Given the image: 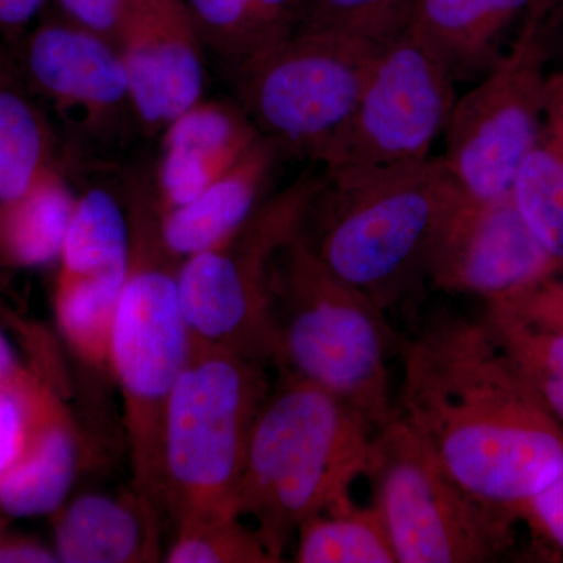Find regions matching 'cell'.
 <instances>
[{
	"label": "cell",
	"mask_w": 563,
	"mask_h": 563,
	"mask_svg": "<svg viewBox=\"0 0 563 563\" xmlns=\"http://www.w3.org/2000/svg\"><path fill=\"white\" fill-rule=\"evenodd\" d=\"M493 302L506 303L526 320L563 332V277L558 273L515 298Z\"/></svg>",
	"instance_id": "836d02e7"
},
{
	"label": "cell",
	"mask_w": 563,
	"mask_h": 563,
	"mask_svg": "<svg viewBox=\"0 0 563 563\" xmlns=\"http://www.w3.org/2000/svg\"><path fill=\"white\" fill-rule=\"evenodd\" d=\"M324 176L303 174L263 201L250 221L213 250L180 262L177 282L192 335L273 363L274 258L302 228Z\"/></svg>",
	"instance_id": "9c48e42d"
},
{
	"label": "cell",
	"mask_w": 563,
	"mask_h": 563,
	"mask_svg": "<svg viewBox=\"0 0 563 563\" xmlns=\"http://www.w3.org/2000/svg\"><path fill=\"white\" fill-rule=\"evenodd\" d=\"M372 422L306 380L280 376L255 418L235 509L274 562L309 518L351 499L366 472Z\"/></svg>",
	"instance_id": "3957f363"
},
{
	"label": "cell",
	"mask_w": 563,
	"mask_h": 563,
	"mask_svg": "<svg viewBox=\"0 0 563 563\" xmlns=\"http://www.w3.org/2000/svg\"><path fill=\"white\" fill-rule=\"evenodd\" d=\"M135 0H55L60 16L79 27L117 40Z\"/></svg>",
	"instance_id": "d6a6232c"
},
{
	"label": "cell",
	"mask_w": 563,
	"mask_h": 563,
	"mask_svg": "<svg viewBox=\"0 0 563 563\" xmlns=\"http://www.w3.org/2000/svg\"><path fill=\"white\" fill-rule=\"evenodd\" d=\"M44 390L46 387L35 376L21 385L0 387V481L24 451L33 409Z\"/></svg>",
	"instance_id": "f546056e"
},
{
	"label": "cell",
	"mask_w": 563,
	"mask_h": 563,
	"mask_svg": "<svg viewBox=\"0 0 563 563\" xmlns=\"http://www.w3.org/2000/svg\"><path fill=\"white\" fill-rule=\"evenodd\" d=\"M550 51L533 5L517 38L454 103L443 161L466 196L509 198L521 163L542 140Z\"/></svg>",
	"instance_id": "30bf717a"
},
{
	"label": "cell",
	"mask_w": 563,
	"mask_h": 563,
	"mask_svg": "<svg viewBox=\"0 0 563 563\" xmlns=\"http://www.w3.org/2000/svg\"><path fill=\"white\" fill-rule=\"evenodd\" d=\"M463 196L443 157L325 172L302 235L333 274L387 312L422 280Z\"/></svg>",
	"instance_id": "7a4b0ae2"
},
{
	"label": "cell",
	"mask_w": 563,
	"mask_h": 563,
	"mask_svg": "<svg viewBox=\"0 0 563 563\" xmlns=\"http://www.w3.org/2000/svg\"><path fill=\"white\" fill-rule=\"evenodd\" d=\"M415 0H301L296 32H340L387 40L406 27Z\"/></svg>",
	"instance_id": "83f0119b"
},
{
	"label": "cell",
	"mask_w": 563,
	"mask_h": 563,
	"mask_svg": "<svg viewBox=\"0 0 563 563\" xmlns=\"http://www.w3.org/2000/svg\"><path fill=\"white\" fill-rule=\"evenodd\" d=\"M154 196L158 210L198 198L242 161L261 132L239 102L199 101L161 133Z\"/></svg>",
	"instance_id": "9a60e30c"
},
{
	"label": "cell",
	"mask_w": 563,
	"mask_h": 563,
	"mask_svg": "<svg viewBox=\"0 0 563 563\" xmlns=\"http://www.w3.org/2000/svg\"><path fill=\"white\" fill-rule=\"evenodd\" d=\"M533 9L539 16L551 62L554 58L563 62V0H536Z\"/></svg>",
	"instance_id": "8d00e7d4"
},
{
	"label": "cell",
	"mask_w": 563,
	"mask_h": 563,
	"mask_svg": "<svg viewBox=\"0 0 563 563\" xmlns=\"http://www.w3.org/2000/svg\"><path fill=\"white\" fill-rule=\"evenodd\" d=\"M7 518V517H5ZM5 518H0V563H55L54 548L32 537L10 531Z\"/></svg>",
	"instance_id": "e575fe53"
},
{
	"label": "cell",
	"mask_w": 563,
	"mask_h": 563,
	"mask_svg": "<svg viewBox=\"0 0 563 563\" xmlns=\"http://www.w3.org/2000/svg\"><path fill=\"white\" fill-rule=\"evenodd\" d=\"M529 231L512 199L479 201L463 192L444 221L428 280L437 290L504 301L561 272Z\"/></svg>",
	"instance_id": "7c38bea8"
},
{
	"label": "cell",
	"mask_w": 563,
	"mask_h": 563,
	"mask_svg": "<svg viewBox=\"0 0 563 563\" xmlns=\"http://www.w3.org/2000/svg\"><path fill=\"white\" fill-rule=\"evenodd\" d=\"M33 374L22 366L5 333L0 331V387H13L32 379Z\"/></svg>",
	"instance_id": "f35d334b"
},
{
	"label": "cell",
	"mask_w": 563,
	"mask_h": 563,
	"mask_svg": "<svg viewBox=\"0 0 563 563\" xmlns=\"http://www.w3.org/2000/svg\"><path fill=\"white\" fill-rule=\"evenodd\" d=\"M79 468V444L68 415L49 390L33 409L27 443L0 481V514L7 518L55 515L68 499Z\"/></svg>",
	"instance_id": "d6986e66"
},
{
	"label": "cell",
	"mask_w": 563,
	"mask_h": 563,
	"mask_svg": "<svg viewBox=\"0 0 563 563\" xmlns=\"http://www.w3.org/2000/svg\"><path fill=\"white\" fill-rule=\"evenodd\" d=\"M114 44L128 76L133 120L146 135H161L202 101L206 46L180 0H135Z\"/></svg>",
	"instance_id": "5bb4252c"
},
{
	"label": "cell",
	"mask_w": 563,
	"mask_h": 563,
	"mask_svg": "<svg viewBox=\"0 0 563 563\" xmlns=\"http://www.w3.org/2000/svg\"><path fill=\"white\" fill-rule=\"evenodd\" d=\"M163 562L274 563L258 533L239 515L192 518L176 525Z\"/></svg>",
	"instance_id": "4316f807"
},
{
	"label": "cell",
	"mask_w": 563,
	"mask_h": 563,
	"mask_svg": "<svg viewBox=\"0 0 563 563\" xmlns=\"http://www.w3.org/2000/svg\"><path fill=\"white\" fill-rule=\"evenodd\" d=\"M484 321L521 379L563 422V332L526 320L503 302H487Z\"/></svg>",
	"instance_id": "cb8c5ba5"
},
{
	"label": "cell",
	"mask_w": 563,
	"mask_h": 563,
	"mask_svg": "<svg viewBox=\"0 0 563 563\" xmlns=\"http://www.w3.org/2000/svg\"><path fill=\"white\" fill-rule=\"evenodd\" d=\"M128 206L106 188L77 196L60 255L57 279L124 284L131 266Z\"/></svg>",
	"instance_id": "44dd1931"
},
{
	"label": "cell",
	"mask_w": 563,
	"mask_h": 563,
	"mask_svg": "<svg viewBox=\"0 0 563 563\" xmlns=\"http://www.w3.org/2000/svg\"><path fill=\"white\" fill-rule=\"evenodd\" d=\"M536 0H415L407 27L454 81L481 79L501 57L510 25Z\"/></svg>",
	"instance_id": "ac0fdd59"
},
{
	"label": "cell",
	"mask_w": 563,
	"mask_h": 563,
	"mask_svg": "<svg viewBox=\"0 0 563 563\" xmlns=\"http://www.w3.org/2000/svg\"><path fill=\"white\" fill-rule=\"evenodd\" d=\"M515 209L563 268V155L540 143L529 152L510 191Z\"/></svg>",
	"instance_id": "d4e9b609"
},
{
	"label": "cell",
	"mask_w": 563,
	"mask_h": 563,
	"mask_svg": "<svg viewBox=\"0 0 563 563\" xmlns=\"http://www.w3.org/2000/svg\"><path fill=\"white\" fill-rule=\"evenodd\" d=\"M387 40L295 33L233 65L239 103L280 154L318 163L351 117Z\"/></svg>",
	"instance_id": "ba28073f"
},
{
	"label": "cell",
	"mask_w": 563,
	"mask_h": 563,
	"mask_svg": "<svg viewBox=\"0 0 563 563\" xmlns=\"http://www.w3.org/2000/svg\"><path fill=\"white\" fill-rule=\"evenodd\" d=\"M157 509L139 492L87 493L55 514L52 548L63 563L162 561Z\"/></svg>",
	"instance_id": "2e32d148"
},
{
	"label": "cell",
	"mask_w": 563,
	"mask_h": 563,
	"mask_svg": "<svg viewBox=\"0 0 563 563\" xmlns=\"http://www.w3.org/2000/svg\"><path fill=\"white\" fill-rule=\"evenodd\" d=\"M203 46L231 63L250 51L251 0H180Z\"/></svg>",
	"instance_id": "f1b7e54d"
},
{
	"label": "cell",
	"mask_w": 563,
	"mask_h": 563,
	"mask_svg": "<svg viewBox=\"0 0 563 563\" xmlns=\"http://www.w3.org/2000/svg\"><path fill=\"white\" fill-rule=\"evenodd\" d=\"M76 199L54 166L20 198L0 202V266L33 269L60 261Z\"/></svg>",
	"instance_id": "ffe728a7"
},
{
	"label": "cell",
	"mask_w": 563,
	"mask_h": 563,
	"mask_svg": "<svg viewBox=\"0 0 563 563\" xmlns=\"http://www.w3.org/2000/svg\"><path fill=\"white\" fill-rule=\"evenodd\" d=\"M124 284L57 279L55 314L73 350L88 362L109 361L111 325Z\"/></svg>",
	"instance_id": "484cf974"
},
{
	"label": "cell",
	"mask_w": 563,
	"mask_h": 563,
	"mask_svg": "<svg viewBox=\"0 0 563 563\" xmlns=\"http://www.w3.org/2000/svg\"><path fill=\"white\" fill-rule=\"evenodd\" d=\"M296 537L298 563H398L379 510L352 498L309 518Z\"/></svg>",
	"instance_id": "603a6c76"
},
{
	"label": "cell",
	"mask_w": 563,
	"mask_h": 563,
	"mask_svg": "<svg viewBox=\"0 0 563 563\" xmlns=\"http://www.w3.org/2000/svg\"><path fill=\"white\" fill-rule=\"evenodd\" d=\"M272 328L280 376L324 388L374 429L390 420L388 358L401 336L385 310L320 261L302 228L274 258Z\"/></svg>",
	"instance_id": "277c9868"
},
{
	"label": "cell",
	"mask_w": 563,
	"mask_h": 563,
	"mask_svg": "<svg viewBox=\"0 0 563 563\" xmlns=\"http://www.w3.org/2000/svg\"><path fill=\"white\" fill-rule=\"evenodd\" d=\"M299 2L301 0H251V36L246 57L295 35Z\"/></svg>",
	"instance_id": "4dcf8cb0"
},
{
	"label": "cell",
	"mask_w": 563,
	"mask_h": 563,
	"mask_svg": "<svg viewBox=\"0 0 563 563\" xmlns=\"http://www.w3.org/2000/svg\"><path fill=\"white\" fill-rule=\"evenodd\" d=\"M280 155L276 144L261 136L242 161L198 198L177 209L158 210L162 242L169 254L181 262L220 246L239 232L261 207Z\"/></svg>",
	"instance_id": "e0dca14e"
},
{
	"label": "cell",
	"mask_w": 563,
	"mask_h": 563,
	"mask_svg": "<svg viewBox=\"0 0 563 563\" xmlns=\"http://www.w3.org/2000/svg\"><path fill=\"white\" fill-rule=\"evenodd\" d=\"M54 131L31 95L0 68V202L31 190L57 165Z\"/></svg>",
	"instance_id": "7402d4cb"
},
{
	"label": "cell",
	"mask_w": 563,
	"mask_h": 563,
	"mask_svg": "<svg viewBox=\"0 0 563 563\" xmlns=\"http://www.w3.org/2000/svg\"><path fill=\"white\" fill-rule=\"evenodd\" d=\"M24 65L32 88L84 135L106 139L135 124L120 51L106 36L55 18L29 36Z\"/></svg>",
	"instance_id": "4fadbf2b"
},
{
	"label": "cell",
	"mask_w": 563,
	"mask_h": 563,
	"mask_svg": "<svg viewBox=\"0 0 563 563\" xmlns=\"http://www.w3.org/2000/svg\"><path fill=\"white\" fill-rule=\"evenodd\" d=\"M517 518L563 554V468L542 490L518 507Z\"/></svg>",
	"instance_id": "1f68e13d"
},
{
	"label": "cell",
	"mask_w": 563,
	"mask_h": 563,
	"mask_svg": "<svg viewBox=\"0 0 563 563\" xmlns=\"http://www.w3.org/2000/svg\"><path fill=\"white\" fill-rule=\"evenodd\" d=\"M269 390L265 363L195 336L163 417L157 506L174 525L239 515L247 443Z\"/></svg>",
	"instance_id": "8992f818"
},
{
	"label": "cell",
	"mask_w": 563,
	"mask_h": 563,
	"mask_svg": "<svg viewBox=\"0 0 563 563\" xmlns=\"http://www.w3.org/2000/svg\"><path fill=\"white\" fill-rule=\"evenodd\" d=\"M454 84L406 25L380 47L351 117L318 163L335 172L426 161L457 101Z\"/></svg>",
	"instance_id": "8fae6325"
},
{
	"label": "cell",
	"mask_w": 563,
	"mask_h": 563,
	"mask_svg": "<svg viewBox=\"0 0 563 563\" xmlns=\"http://www.w3.org/2000/svg\"><path fill=\"white\" fill-rule=\"evenodd\" d=\"M540 143L563 155V68L548 73Z\"/></svg>",
	"instance_id": "d590c367"
},
{
	"label": "cell",
	"mask_w": 563,
	"mask_h": 563,
	"mask_svg": "<svg viewBox=\"0 0 563 563\" xmlns=\"http://www.w3.org/2000/svg\"><path fill=\"white\" fill-rule=\"evenodd\" d=\"M132 251L113 325L109 362L124 398L135 487L157 504L163 417L192 350L179 296V265L162 242L154 191L132 180L128 192Z\"/></svg>",
	"instance_id": "5b68a950"
},
{
	"label": "cell",
	"mask_w": 563,
	"mask_h": 563,
	"mask_svg": "<svg viewBox=\"0 0 563 563\" xmlns=\"http://www.w3.org/2000/svg\"><path fill=\"white\" fill-rule=\"evenodd\" d=\"M47 0H0V31L16 35L36 16Z\"/></svg>",
	"instance_id": "74e56055"
},
{
	"label": "cell",
	"mask_w": 563,
	"mask_h": 563,
	"mask_svg": "<svg viewBox=\"0 0 563 563\" xmlns=\"http://www.w3.org/2000/svg\"><path fill=\"white\" fill-rule=\"evenodd\" d=\"M395 412L451 477L510 515L563 468V429L481 320L437 314L401 336Z\"/></svg>",
	"instance_id": "6da1fadb"
},
{
	"label": "cell",
	"mask_w": 563,
	"mask_h": 563,
	"mask_svg": "<svg viewBox=\"0 0 563 563\" xmlns=\"http://www.w3.org/2000/svg\"><path fill=\"white\" fill-rule=\"evenodd\" d=\"M365 474L398 563L493 562L512 544L517 520L463 490L395 412L374 432Z\"/></svg>",
	"instance_id": "52a82bcc"
}]
</instances>
